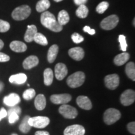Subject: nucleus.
<instances>
[{"instance_id":"47","label":"nucleus","mask_w":135,"mask_h":135,"mask_svg":"<svg viewBox=\"0 0 135 135\" xmlns=\"http://www.w3.org/2000/svg\"><path fill=\"white\" fill-rule=\"evenodd\" d=\"M0 89H1V88H0Z\"/></svg>"},{"instance_id":"40","label":"nucleus","mask_w":135,"mask_h":135,"mask_svg":"<svg viewBox=\"0 0 135 135\" xmlns=\"http://www.w3.org/2000/svg\"><path fill=\"white\" fill-rule=\"evenodd\" d=\"M7 115V111H6V110L4 108H2L0 109V121H1L3 118L6 117Z\"/></svg>"},{"instance_id":"3","label":"nucleus","mask_w":135,"mask_h":135,"mask_svg":"<svg viewBox=\"0 0 135 135\" xmlns=\"http://www.w3.org/2000/svg\"><path fill=\"white\" fill-rule=\"evenodd\" d=\"M31 13V8L28 5H22L13 10L11 14L12 18L16 21H22L28 18Z\"/></svg>"},{"instance_id":"43","label":"nucleus","mask_w":135,"mask_h":135,"mask_svg":"<svg viewBox=\"0 0 135 135\" xmlns=\"http://www.w3.org/2000/svg\"><path fill=\"white\" fill-rule=\"evenodd\" d=\"M3 46H4V43H3V41L0 39V50L3 48Z\"/></svg>"},{"instance_id":"5","label":"nucleus","mask_w":135,"mask_h":135,"mask_svg":"<svg viewBox=\"0 0 135 135\" xmlns=\"http://www.w3.org/2000/svg\"><path fill=\"white\" fill-rule=\"evenodd\" d=\"M119 22V18L115 15H112L106 17L101 21V28L104 30H111L117 26Z\"/></svg>"},{"instance_id":"30","label":"nucleus","mask_w":135,"mask_h":135,"mask_svg":"<svg viewBox=\"0 0 135 135\" xmlns=\"http://www.w3.org/2000/svg\"><path fill=\"white\" fill-rule=\"evenodd\" d=\"M36 95V91L34 89H26L23 94V98L25 100H30L33 99Z\"/></svg>"},{"instance_id":"16","label":"nucleus","mask_w":135,"mask_h":135,"mask_svg":"<svg viewBox=\"0 0 135 135\" xmlns=\"http://www.w3.org/2000/svg\"><path fill=\"white\" fill-rule=\"evenodd\" d=\"M39 63V60L36 56L31 55L28 56L24 60L23 66L25 70H30L36 66Z\"/></svg>"},{"instance_id":"15","label":"nucleus","mask_w":135,"mask_h":135,"mask_svg":"<svg viewBox=\"0 0 135 135\" xmlns=\"http://www.w3.org/2000/svg\"><path fill=\"white\" fill-rule=\"evenodd\" d=\"M68 54L71 58L76 61H81L84 56L83 49L80 47H75L70 49L68 51Z\"/></svg>"},{"instance_id":"38","label":"nucleus","mask_w":135,"mask_h":135,"mask_svg":"<svg viewBox=\"0 0 135 135\" xmlns=\"http://www.w3.org/2000/svg\"><path fill=\"white\" fill-rule=\"evenodd\" d=\"M9 60L10 58L9 56L0 52V62H7Z\"/></svg>"},{"instance_id":"12","label":"nucleus","mask_w":135,"mask_h":135,"mask_svg":"<svg viewBox=\"0 0 135 135\" xmlns=\"http://www.w3.org/2000/svg\"><path fill=\"white\" fill-rule=\"evenodd\" d=\"M68 68L64 63H58L55 66V73L56 78L58 80H63L67 75Z\"/></svg>"},{"instance_id":"8","label":"nucleus","mask_w":135,"mask_h":135,"mask_svg":"<svg viewBox=\"0 0 135 135\" xmlns=\"http://www.w3.org/2000/svg\"><path fill=\"white\" fill-rule=\"evenodd\" d=\"M135 101V92L132 89H126L121 94V103L124 106H129Z\"/></svg>"},{"instance_id":"26","label":"nucleus","mask_w":135,"mask_h":135,"mask_svg":"<svg viewBox=\"0 0 135 135\" xmlns=\"http://www.w3.org/2000/svg\"><path fill=\"white\" fill-rule=\"evenodd\" d=\"M50 7V2L48 0H40L36 6V11L39 13H43Z\"/></svg>"},{"instance_id":"10","label":"nucleus","mask_w":135,"mask_h":135,"mask_svg":"<svg viewBox=\"0 0 135 135\" xmlns=\"http://www.w3.org/2000/svg\"><path fill=\"white\" fill-rule=\"evenodd\" d=\"M71 98L70 94H53L51 96L50 100L55 104H66L71 100Z\"/></svg>"},{"instance_id":"11","label":"nucleus","mask_w":135,"mask_h":135,"mask_svg":"<svg viewBox=\"0 0 135 135\" xmlns=\"http://www.w3.org/2000/svg\"><path fill=\"white\" fill-rule=\"evenodd\" d=\"M85 129L80 124H73L68 126L64 131V135H84Z\"/></svg>"},{"instance_id":"34","label":"nucleus","mask_w":135,"mask_h":135,"mask_svg":"<svg viewBox=\"0 0 135 135\" xmlns=\"http://www.w3.org/2000/svg\"><path fill=\"white\" fill-rule=\"evenodd\" d=\"M71 39L75 43H80L84 41V38L82 36L77 33H74L71 35Z\"/></svg>"},{"instance_id":"37","label":"nucleus","mask_w":135,"mask_h":135,"mask_svg":"<svg viewBox=\"0 0 135 135\" xmlns=\"http://www.w3.org/2000/svg\"><path fill=\"white\" fill-rule=\"evenodd\" d=\"M127 129L131 134H135V123L131 122L127 124Z\"/></svg>"},{"instance_id":"24","label":"nucleus","mask_w":135,"mask_h":135,"mask_svg":"<svg viewBox=\"0 0 135 135\" xmlns=\"http://www.w3.org/2000/svg\"><path fill=\"white\" fill-rule=\"evenodd\" d=\"M125 71L126 75L133 81H135V65L133 62H129L126 66Z\"/></svg>"},{"instance_id":"21","label":"nucleus","mask_w":135,"mask_h":135,"mask_svg":"<svg viewBox=\"0 0 135 135\" xmlns=\"http://www.w3.org/2000/svg\"><path fill=\"white\" fill-rule=\"evenodd\" d=\"M129 59V54L126 52L119 54L114 58V63L116 66H122L125 64Z\"/></svg>"},{"instance_id":"39","label":"nucleus","mask_w":135,"mask_h":135,"mask_svg":"<svg viewBox=\"0 0 135 135\" xmlns=\"http://www.w3.org/2000/svg\"><path fill=\"white\" fill-rule=\"evenodd\" d=\"M83 31L84 32H86V33H89L90 35H93L96 33L95 30H94V29H91V28L90 27L88 26H84L83 28Z\"/></svg>"},{"instance_id":"46","label":"nucleus","mask_w":135,"mask_h":135,"mask_svg":"<svg viewBox=\"0 0 135 135\" xmlns=\"http://www.w3.org/2000/svg\"><path fill=\"white\" fill-rule=\"evenodd\" d=\"M11 135H18V134H16V133H13V134H12Z\"/></svg>"},{"instance_id":"17","label":"nucleus","mask_w":135,"mask_h":135,"mask_svg":"<svg viewBox=\"0 0 135 135\" xmlns=\"http://www.w3.org/2000/svg\"><path fill=\"white\" fill-rule=\"evenodd\" d=\"M38 33L37 31V28L35 25H28L27 26V30L25 33L24 39L25 41L30 43V42L33 41L34 40V37L35 35Z\"/></svg>"},{"instance_id":"4","label":"nucleus","mask_w":135,"mask_h":135,"mask_svg":"<svg viewBox=\"0 0 135 135\" xmlns=\"http://www.w3.org/2000/svg\"><path fill=\"white\" fill-rule=\"evenodd\" d=\"M121 116V114L119 110L114 108H109L104 113L103 120L106 124L111 125L119 120Z\"/></svg>"},{"instance_id":"6","label":"nucleus","mask_w":135,"mask_h":135,"mask_svg":"<svg viewBox=\"0 0 135 135\" xmlns=\"http://www.w3.org/2000/svg\"><path fill=\"white\" fill-rule=\"evenodd\" d=\"M50 118L46 116H35L30 118L28 123L30 125L36 128H44L50 124Z\"/></svg>"},{"instance_id":"41","label":"nucleus","mask_w":135,"mask_h":135,"mask_svg":"<svg viewBox=\"0 0 135 135\" xmlns=\"http://www.w3.org/2000/svg\"><path fill=\"white\" fill-rule=\"evenodd\" d=\"M87 1L88 0H74V2L77 6H80V5L85 4L87 2Z\"/></svg>"},{"instance_id":"28","label":"nucleus","mask_w":135,"mask_h":135,"mask_svg":"<svg viewBox=\"0 0 135 135\" xmlns=\"http://www.w3.org/2000/svg\"><path fill=\"white\" fill-rule=\"evenodd\" d=\"M88 9L85 4L80 5L76 11V15L80 18H86L88 15Z\"/></svg>"},{"instance_id":"35","label":"nucleus","mask_w":135,"mask_h":135,"mask_svg":"<svg viewBox=\"0 0 135 135\" xmlns=\"http://www.w3.org/2000/svg\"><path fill=\"white\" fill-rule=\"evenodd\" d=\"M18 119H19V115L16 113H11L8 115V120H9V123L11 124L15 123Z\"/></svg>"},{"instance_id":"45","label":"nucleus","mask_w":135,"mask_h":135,"mask_svg":"<svg viewBox=\"0 0 135 135\" xmlns=\"http://www.w3.org/2000/svg\"><path fill=\"white\" fill-rule=\"evenodd\" d=\"M134 21H135V19H134L133 20V26H135V25H134Z\"/></svg>"},{"instance_id":"14","label":"nucleus","mask_w":135,"mask_h":135,"mask_svg":"<svg viewBox=\"0 0 135 135\" xmlns=\"http://www.w3.org/2000/svg\"><path fill=\"white\" fill-rule=\"evenodd\" d=\"M21 101L20 96L16 93H11L5 97L3 99V103L6 104V106L13 107V106H16Z\"/></svg>"},{"instance_id":"7","label":"nucleus","mask_w":135,"mask_h":135,"mask_svg":"<svg viewBox=\"0 0 135 135\" xmlns=\"http://www.w3.org/2000/svg\"><path fill=\"white\" fill-rule=\"evenodd\" d=\"M59 113L63 117L67 119H74L78 116V111L75 108L68 105V104H62L59 108Z\"/></svg>"},{"instance_id":"13","label":"nucleus","mask_w":135,"mask_h":135,"mask_svg":"<svg viewBox=\"0 0 135 135\" xmlns=\"http://www.w3.org/2000/svg\"><path fill=\"white\" fill-rule=\"evenodd\" d=\"M76 103L81 108L89 110L92 108L91 101L86 96H79L76 98Z\"/></svg>"},{"instance_id":"32","label":"nucleus","mask_w":135,"mask_h":135,"mask_svg":"<svg viewBox=\"0 0 135 135\" xmlns=\"http://www.w3.org/2000/svg\"><path fill=\"white\" fill-rule=\"evenodd\" d=\"M118 41H119V43L120 44L121 50L123 51V52H125L126 51V49H127L128 46L125 36H124L123 35H119V38H118Z\"/></svg>"},{"instance_id":"22","label":"nucleus","mask_w":135,"mask_h":135,"mask_svg":"<svg viewBox=\"0 0 135 135\" xmlns=\"http://www.w3.org/2000/svg\"><path fill=\"white\" fill-rule=\"evenodd\" d=\"M58 46L56 45H53L50 47L48 52L47 59L50 63H52L55 61L58 53Z\"/></svg>"},{"instance_id":"2","label":"nucleus","mask_w":135,"mask_h":135,"mask_svg":"<svg viewBox=\"0 0 135 135\" xmlns=\"http://www.w3.org/2000/svg\"><path fill=\"white\" fill-rule=\"evenodd\" d=\"M85 81V74L82 71H77L68 78L66 83L70 88H76L83 85Z\"/></svg>"},{"instance_id":"33","label":"nucleus","mask_w":135,"mask_h":135,"mask_svg":"<svg viewBox=\"0 0 135 135\" xmlns=\"http://www.w3.org/2000/svg\"><path fill=\"white\" fill-rule=\"evenodd\" d=\"M10 28V25L8 22L0 20V32L5 33L7 32Z\"/></svg>"},{"instance_id":"1","label":"nucleus","mask_w":135,"mask_h":135,"mask_svg":"<svg viewBox=\"0 0 135 135\" xmlns=\"http://www.w3.org/2000/svg\"><path fill=\"white\" fill-rule=\"evenodd\" d=\"M41 23L43 26L54 32H60L63 30V26L58 23L55 16L49 11H45L41 15Z\"/></svg>"},{"instance_id":"23","label":"nucleus","mask_w":135,"mask_h":135,"mask_svg":"<svg viewBox=\"0 0 135 135\" xmlns=\"http://www.w3.org/2000/svg\"><path fill=\"white\" fill-rule=\"evenodd\" d=\"M44 83L46 86H50L53 81V73L51 68H46L44 71Z\"/></svg>"},{"instance_id":"20","label":"nucleus","mask_w":135,"mask_h":135,"mask_svg":"<svg viewBox=\"0 0 135 135\" xmlns=\"http://www.w3.org/2000/svg\"><path fill=\"white\" fill-rule=\"evenodd\" d=\"M46 105V99L45 96L42 94H40L36 96L35 100V106L36 109L39 111L43 110Z\"/></svg>"},{"instance_id":"25","label":"nucleus","mask_w":135,"mask_h":135,"mask_svg":"<svg viewBox=\"0 0 135 135\" xmlns=\"http://www.w3.org/2000/svg\"><path fill=\"white\" fill-rule=\"evenodd\" d=\"M70 21V16L68 13L65 10H61L59 13L58 16V22L61 26L66 25Z\"/></svg>"},{"instance_id":"42","label":"nucleus","mask_w":135,"mask_h":135,"mask_svg":"<svg viewBox=\"0 0 135 135\" xmlns=\"http://www.w3.org/2000/svg\"><path fill=\"white\" fill-rule=\"evenodd\" d=\"M35 135H50V133L48 131H38L35 133Z\"/></svg>"},{"instance_id":"44","label":"nucleus","mask_w":135,"mask_h":135,"mask_svg":"<svg viewBox=\"0 0 135 135\" xmlns=\"http://www.w3.org/2000/svg\"><path fill=\"white\" fill-rule=\"evenodd\" d=\"M54 1H56V2H60V1H62L63 0H54Z\"/></svg>"},{"instance_id":"9","label":"nucleus","mask_w":135,"mask_h":135,"mask_svg":"<svg viewBox=\"0 0 135 135\" xmlns=\"http://www.w3.org/2000/svg\"><path fill=\"white\" fill-rule=\"evenodd\" d=\"M104 83L106 88L111 90H114L119 86V78L117 74L107 75L104 78Z\"/></svg>"},{"instance_id":"19","label":"nucleus","mask_w":135,"mask_h":135,"mask_svg":"<svg viewBox=\"0 0 135 135\" xmlns=\"http://www.w3.org/2000/svg\"><path fill=\"white\" fill-rule=\"evenodd\" d=\"M27 80V76L24 73H19L11 76L9 81L11 83L16 84H24Z\"/></svg>"},{"instance_id":"27","label":"nucleus","mask_w":135,"mask_h":135,"mask_svg":"<svg viewBox=\"0 0 135 135\" xmlns=\"http://www.w3.org/2000/svg\"><path fill=\"white\" fill-rule=\"evenodd\" d=\"M30 116H26L23 118V121L20 124L19 126L20 130L23 133H28L31 129V126L30 125L29 123H28V120H29Z\"/></svg>"},{"instance_id":"31","label":"nucleus","mask_w":135,"mask_h":135,"mask_svg":"<svg viewBox=\"0 0 135 135\" xmlns=\"http://www.w3.org/2000/svg\"><path fill=\"white\" fill-rule=\"evenodd\" d=\"M109 7V3L106 1H103L98 5L96 10L99 14H103L106 11Z\"/></svg>"},{"instance_id":"36","label":"nucleus","mask_w":135,"mask_h":135,"mask_svg":"<svg viewBox=\"0 0 135 135\" xmlns=\"http://www.w3.org/2000/svg\"><path fill=\"white\" fill-rule=\"evenodd\" d=\"M11 113H16L18 114V115H20L21 113V109L19 106H13V107H11V108H10L9 109V111L7 112L8 115H9V114H11Z\"/></svg>"},{"instance_id":"18","label":"nucleus","mask_w":135,"mask_h":135,"mask_svg":"<svg viewBox=\"0 0 135 135\" xmlns=\"http://www.w3.org/2000/svg\"><path fill=\"white\" fill-rule=\"evenodd\" d=\"M9 47L11 50L16 53H23L27 50L26 45L20 41H13L10 43Z\"/></svg>"},{"instance_id":"29","label":"nucleus","mask_w":135,"mask_h":135,"mask_svg":"<svg viewBox=\"0 0 135 135\" xmlns=\"http://www.w3.org/2000/svg\"><path fill=\"white\" fill-rule=\"evenodd\" d=\"M33 41H35L39 45H43V46H46L48 43V40L46 39V36L40 33H37L35 35Z\"/></svg>"}]
</instances>
